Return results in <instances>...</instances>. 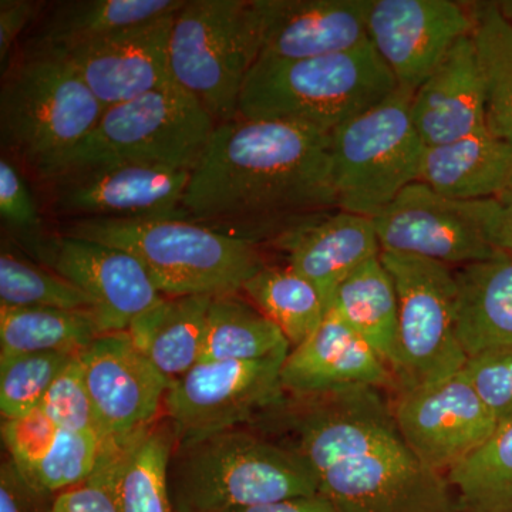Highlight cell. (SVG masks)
<instances>
[{"label": "cell", "instance_id": "obj_1", "mask_svg": "<svg viewBox=\"0 0 512 512\" xmlns=\"http://www.w3.org/2000/svg\"><path fill=\"white\" fill-rule=\"evenodd\" d=\"M329 134L279 121L218 124L185 191L184 220L228 237L274 244L336 210Z\"/></svg>", "mask_w": 512, "mask_h": 512}, {"label": "cell", "instance_id": "obj_2", "mask_svg": "<svg viewBox=\"0 0 512 512\" xmlns=\"http://www.w3.org/2000/svg\"><path fill=\"white\" fill-rule=\"evenodd\" d=\"M293 450L338 512H457L446 474L421 463L380 387L293 396Z\"/></svg>", "mask_w": 512, "mask_h": 512}, {"label": "cell", "instance_id": "obj_3", "mask_svg": "<svg viewBox=\"0 0 512 512\" xmlns=\"http://www.w3.org/2000/svg\"><path fill=\"white\" fill-rule=\"evenodd\" d=\"M397 90L392 72L367 40L333 55L258 60L242 86L238 117L330 134Z\"/></svg>", "mask_w": 512, "mask_h": 512}, {"label": "cell", "instance_id": "obj_4", "mask_svg": "<svg viewBox=\"0 0 512 512\" xmlns=\"http://www.w3.org/2000/svg\"><path fill=\"white\" fill-rule=\"evenodd\" d=\"M106 107L62 57L22 50L0 87V137L16 161L47 184L62 173Z\"/></svg>", "mask_w": 512, "mask_h": 512}, {"label": "cell", "instance_id": "obj_5", "mask_svg": "<svg viewBox=\"0 0 512 512\" xmlns=\"http://www.w3.org/2000/svg\"><path fill=\"white\" fill-rule=\"evenodd\" d=\"M167 485L174 512H227L319 494L298 451L239 427L175 444Z\"/></svg>", "mask_w": 512, "mask_h": 512}, {"label": "cell", "instance_id": "obj_6", "mask_svg": "<svg viewBox=\"0 0 512 512\" xmlns=\"http://www.w3.org/2000/svg\"><path fill=\"white\" fill-rule=\"evenodd\" d=\"M63 234L136 256L165 298L234 295L266 266L258 245L184 218L69 221Z\"/></svg>", "mask_w": 512, "mask_h": 512}, {"label": "cell", "instance_id": "obj_7", "mask_svg": "<svg viewBox=\"0 0 512 512\" xmlns=\"http://www.w3.org/2000/svg\"><path fill=\"white\" fill-rule=\"evenodd\" d=\"M217 126L200 101L171 79L106 109L60 174L117 165L192 173Z\"/></svg>", "mask_w": 512, "mask_h": 512}, {"label": "cell", "instance_id": "obj_8", "mask_svg": "<svg viewBox=\"0 0 512 512\" xmlns=\"http://www.w3.org/2000/svg\"><path fill=\"white\" fill-rule=\"evenodd\" d=\"M261 49L262 0H185L171 30V74L224 123L237 119L242 86Z\"/></svg>", "mask_w": 512, "mask_h": 512}, {"label": "cell", "instance_id": "obj_9", "mask_svg": "<svg viewBox=\"0 0 512 512\" xmlns=\"http://www.w3.org/2000/svg\"><path fill=\"white\" fill-rule=\"evenodd\" d=\"M412 96L399 89L329 134L339 210L376 217L419 181L426 146L413 124Z\"/></svg>", "mask_w": 512, "mask_h": 512}, {"label": "cell", "instance_id": "obj_10", "mask_svg": "<svg viewBox=\"0 0 512 512\" xmlns=\"http://www.w3.org/2000/svg\"><path fill=\"white\" fill-rule=\"evenodd\" d=\"M399 301L400 393L430 386L463 370L467 355L456 328L457 279L451 266L421 256L380 252Z\"/></svg>", "mask_w": 512, "mask_h": 512}, {"label": "cell", "instance_id": "obj_11", "mask_svg": "<svg viewBox=\"0 0 512 512\" xmlns=\"http://www.w3.org/2000/svg\"><path fill=\"white\" fill-rule=\"evenodd\" d=\"M372 220L382 252L421 256L451 268L507 255L500 248L497 198L453 200L417 181Z\"/></svg>", "mask_w": 512, "mask_h": 512}, {"label": "cell", "instance_id": "obj_12", "mask_svg": "<svg viewBox=\"0 0 512 512\" xmlns=\"http://www.w3.org/2000/svg\"><path fill=\"white\" fill-rule=\"evenodd\" d=\"M286 356L198 363L173 380L164 409L175 444L237 429L285 400Z\"/></svg>", "mask_w": 512, "mask_h": 512}, {"label": "cell", "instance_id": "obj_13", "mask_svg": "<svg viewBox=\"0 0 512 512\" xmlns=\"http://www.w3.org/2000/svg\"><path fill=\"white\" fill-rule=\"evenodd\" d=\"M79 355L104 446H126L157 423L171 382L127 330L103 333Z\"/></svg>", "mask_w": 512, "mask_h": 512}, {"label": "cell", "instance_id": "obj_14", "mask_svg": "<svg viewBox=\"0 0 512 512\" xmlns=\"http://www.w3.org/2000/svg\"><path fill=\"white\" fill-rule=\"evenodd\" d=\"M393 410L404 440L421 463L446 476L500 427L464 370L399 393Z\"/></svg>", "mask_w": 512, "mask_h": 512}, {"label": "cell", "instance_id": "obj_15", "mask_svg": "<svg viewBox=\"0 0 512 512\" xmlns=\"http://www.w3.org/2000/svg\"><path fill=\"white\" fill-rule=\"evenodd\" d=\"M191 173L117 165L67 171L49 181L53 210L70 221L183 218Z\"/></svg>", "mask_w": 512, "mask_h": 512}, {"label": "cell", "instance_id": "obj_16", "mask_svg": "<svg viewBox=\"0 0 512 512\" xmlns=\"http://www.w3.org/2000/svg\"><path fill=\"white\" fill-rule=\"evenodd\" d=\"M473 28L471 9L451 0H370L366 19L369 42L410 94Z\"/></svg>", "mask_w": 512, "mask_h": 512}, {"label": "cell", "instance_id": "obj_17", "mask_svg": "<svg viewBox=\"0 0 512 512\" xmlns=\"http://www.w3.org/2000/svg\"><path fill=\"white\" fill-rule=\"evenodd\" d=\"M32 252L92 299L103 333L127 330L137 316L165 298L143 264L123 249L60 234Z\"/></svg>", "mask_w": 512, "mask_h": 512}, {"label": "cell", "instance_id": "obj_18", "mask_svg": "<svg viewBox=\"0 0 512 512\" xmlns=\"http://www.w3.org/2000/svg\"><path fill=\"white\" fill-rule=\"evenodd\" d=\"M174 16L123 30L62 59L72 64L106 109L137 99L174 79L170 69Z\"/></svg>", "mask_w": 512, "mask_h": 512}, {"label": "cell", "instance_id": "obj_19", "mask_svg": "<svg viewBox=\"0 0 512 512\" xmlns=\"http://www.w3.org/2000/svg\"><path fill=\"white\" fill-rule=\"evenodd\" d=\"M272 245L284 252L289 268L318 289L328 311L339 286L382 252L372 218L339 208L313 215Z\"/></svg>", "mask_w": 512, "mask_h": 512}, {"label": "cell", "instance_id": "obj_20", "mask_svg": "<svg viewBox=\"0 0 512 512\" xmlns=\"http://www.w3.org/2000/svg\"><path fill=\"white\" fill-rule=\"evenodd\" d=\"M370 0H262L261 59L296 60L355 49L369 40Z\"/></svg>", "mask_w": 512, "mask_h": 512}, {"label": "cell", "instance_id": "obj_21", "mask_svg": "<svg viewBox=\"0 0 512 512\" xmlns=\"http://www.w3.org/2000/svg\"><path fill=\"white\" fill-rule=\"evenodd\" d=\"M281 379L286 394L292 396L396 386L386 363L333 311L305 342L291 349Z\"/></svg>", "mask_w": 512, "mask_h": 512}, {"label": "cell", "instance_id": "obj_22", "mask_svg": "<svg viewBox=\"0 0 512 512\" xmlns=\"http://www.w3.org/2000/svg\"><path fill=\"white\" fill-rule=\"evenodd\" d=\"M410 113L426 147L453 143L487 127L483 73L471 33L448 50L413 93Z\"/></svg>", "mask_w": 512, "mask_h": 512}, {"label": "cell", "instance_id": "obj_23", "mask_svg": "<svg viewBox=\"0 0 512 512\" xmlns=\"http://www.w3.org/2000/svg\"><path fill=\"white\" fill-rule=\"evenodd\" d=\"M185 0H69L45 6L25 42L28 52L69 56L123 30L175 15Z\"/></svg>", "mask_w": 512, "mask_h": 512}, {"label": "cell", "instance_id": "obj_24", "mask_svg": "<svg viewBox=\"0 0 512 512\" xmlns=\"http://www.w3.org/2000/svg\"><path fill=\"white\" fill-rule=\"evenodd\" d=\"M419 181L453 200L497 198L512 181V146L485 127L453 143L426 147Z\"/></svg>", "mask_w": 512, "mask_h": 512}, {"label": "cell", "instance_id": "obj_25", "mask_svg": "<svg viewBox=\"0 0 512 512\" xmlns=\"http://www.w3.org/2000/svg\"><path fill=\"white\" fill-rule=\"evenodd\" d=\"M456 328L467 357L512 348V256L454 269Z\"/></svg>", "mask_w": 512, "mask_h": 512}, {"label": "cell", "instance_id": "obj_26", "mask_svg": "<svg viewBox=\"0 0 512 512\" xmlns=\"http://www.w3.org/2000/svg\"><path fill=\"white\" fill-rule=\"evenodd\" d=\"M212 296L164 298L128 326L131 342L170 382L200 363Z\"/></svg>", "mask_w": 512, "mask_h": 512}, {"label": "cell", "instance_id": "obj_27", "mask_svg": "<svg viewBox=\"0 0 512 512\" xmlns=\"http://www.w3.org/2000/svg\"><path fill=\"white\" fill-rule=\"evenodd\" d=\"M329 311L355 330L394 373L399 362V301L380 255L339 286Z\"/></svg>", "mask_w": 512, "mask_h": 512}, {"label": "cell", "instance_id": "obj_28", "mask_svg": "<svg viewBox=\"0 0 512 512\" xmlns=\"http://www.w3.org/2000/svg\"><path fill=\"white\" fill-rule=\"evenodd\" d=\"M175 446L170 421L156 423L114 458V490L120 512H174L168 494V460Z\"/></svg>", "mask_w": 512, "mask_h": 512}, {"label": "cell", "instance_id": "obj_29", "mask_svg": "<svg viewBox=\"0 0 512 512\" xmlns=\"http://www.w3.org/2000/svg\"><path fill=\"white\" fill-rule=\"evenodd\" d=\"M291 343L252 303L234 295L212 298L200 363L288 356Z\"/></svg>", "mask_w": 512, "mask_h": 512}, {"label": "cell", "instance_id": "obj_30", "mask_svg": "<svg viewBox=\"0 0 512 512\" xmlns=\"http://www.w3.org/2000/svg\"><path fill=\"white\" fill-rule=\"evenodd\" d=\"M103 335L89 311L0 306V353H79Z\"/></svg>", "mask_w": 512, "mask_h": 512}, {"label": "cell", "instance_id": "obj_31", "mask_svg": "<svg viewBox=\"0 0 512 512\" xmlns=\"http://www.w3.org/2000/svg\"><path fill=\"white\" fill-rule=\"evenodd\" d=\"M242 292L278 326L291 343V349L305 342L328 313L318 289L288 265H266L249 279Z\"/></svg>", "mask_w": 512, "mask_h": 512}, {"label": "cell", "instance_id": "obj_32", "mask_svg": "<svg viewBox=\"0 0 512 512\" xmlns=\"http://www.w3.org/2000/svg\"><path fill=\"white\" fill-rule=\"evenodd\" d=\"M485 87V119L491 133L512 146V22L495 3L471 9Z\"/></svg>", "mask_w": 512, "mask_h": 512}, {"label": "cell", "instance_id": "obj_33", "mask_svg": "<svg viewBox=\"0 0 512 512\" xmlns=\"http://www.w3.org/2000/svg\"><path fill=\"white\" fill-rule=\"evenodd\" d=\"M0 306L94 313L92 299L86 293L47 266L6 247L0 254Z\"/></svg>", "mask_w": 512, "mask_h": 512}, {"label": "cell", "instance_id": "obj_34", "mask_svg": "<svg viewBox=\"0 0 512 512\" xmlns=\"http://www.w3.org/2000/svg\"><path fill=\"white\" fill-rule=\"evenodd\" d=\"M103 450L104 441L93 431L60 430L50 453L32 470L20 474L36 493L53 498L89 480Z\"/></svg>", "mask_w": 512, "mask_h": 512}, {"label": "cell", "instance_id": "obj_35", "mask_svg": "<svg viewBox=\"0 0 512 512\" xmlns=\"http://www.w3.org/2000/svg\"><path fill=\"white\" fill-rule=\"evenodd\" d=\"M76 353H0V413L3 419L39 407L47 390Z\"/></svg>", "mask_w": 512, "mask_h": 512}, {"label": "cell", "instance_id": "obj_36", "mask_svg": "<svg viewBox=\"0 0 512 512\" xmlns=\"http://www.w3.org/2000/svg\"><path fill=\"white\" fill-rule=\"evenodd\" d=\"M40 407L55 421L60 430L93 431L101 437L79 353L63 367L47 390Z\"/></svg>", "mask_w": 512, "mask_h": 512}, {"label": "cell", "instance_id": "obj_37", "mask_svg": "<svg viewBox=\"0 0 512 512\" xmlns=\"http://www.w3.org/2000/svg\"><path fill=\"white\" fill-rule=\"evenodd\" d=\"M463 370L498 426L512 423V348L470 356Z\"/></svg>", "mask_w": 512, "mask_h": 512}, {"label": "cell", "instance_id": "obj_38", "mask_svg": "<svg viewBox=\"0 0 512 512\" xmlns=\"http://www.w3.org/2000/svg\"><path fill=\"white\" fill-rule=\"evenodd\" d=\"M0 215L3 224L33 251L42 237V218L25 178L8 157L0 160Z\"/></svg>", "mask_w": 512, "mask_h": 512}, {"label": "cell", "instance_id": "obj_39", "mask_svg": "<svg viewBox=\"0 0 512 512\" xmlns=\"http://www.w3.org/2000/svg\"><path fill=\"white\" fill-rule=\"evenodd\" d=\"M59 433V426L40 406L22 416L2 420L3 444L20 473L32 470L50 453Z\"/></svg>", "mask_w": 512, "mask_h": 512}, {"label": "cell", "instance_id": "obj_40", "mask_svg": "<svg viewBox=\"0 0 512 512\" xmlns=\"http://www.w3.org/2000/svg\"><path fill=\"white\" fill-rule=\"evenodd\" d=\"M119 448L104 447L89 480L55 495L49 512H120L114 490V458Z\"/></svg>", "mask_w": 512, "mask_h": 512}, {"label": "cell", "instance_id": "obj_41", "mask_svg": "<svg viewBox=\"0 0 512 512\" xmlns=\"http://www.w3.org/2000/svg\"><path fill=\"white\" fill-rule=\"evenodd\" d=\"M45 3L35 0H2L0 2V63L3 70L12 59L19 37L39 19Z\"/></svg>", "mask_w": 512, "mask_h": 512}, {"label": "cell", "instance_id": "obj_42", "mask_svg": "<svg viewBox=\"0 0 512 512\" xmlns=\"http://www.w3.org/2000/svg\"><path fill=\"white\" fill-rule=\"evenodd\" d=\"M49 497L33 490L12 460L0 467V512H49L45 501Z\"/></svg>", "mask_w": 512, "mask_h": 512}, {"label": "cell", "instance_id": "obj_43", "mask_svg": "<svg viewBox=\"0 0 512 512\" xmlns=\"http://www.w3.org/2000/svg\"><path fill=\"white\" fill-rule=\"evenodd\" d=\"M227 512H338L335 505L322 494L309 497L288 498L274 503L249 505V507L234 508Z\"/></svg>", "mask_w": 512, "mask_h": 512}, {"label": "cell", "instance_id": "obj_44", "mask_svg": "<svg viewBox=\"0 0 512 512\" xmlns=\"http://www.w3.org/2000/svg\"><path fill=\"white\" fill-rule=\"evenodd\" d=\"M500 207V248L512 256V181L497 197Z\"/></svg>", "mask_w": 512, "mask_h": 512}]
</instances>
